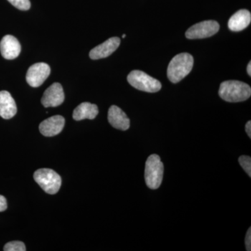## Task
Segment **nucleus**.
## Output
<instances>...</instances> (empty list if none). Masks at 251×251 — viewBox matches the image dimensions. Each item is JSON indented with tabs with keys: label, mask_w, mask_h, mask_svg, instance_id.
Segmentation results:
<instances>
[{
	"label": "nucleus",
	"mask_w": 251,
	"mask_h": 251,
	"mask_svg": "<svg viewBox=\"0 0 251 251\" xmlns=\"http://www.w3.org/2000/svg\"><path fill=\"white\" fill-rule=\"evenodd\" d=\"M251 95L250 86L241 81H225L220 85V97L227 102L237 103L244 101L250 98Z\"/></svg>",
	"instance_id": "1"
},
{
	"label": "nucleus",
	"mask_w": 251,
	"mask_h": 251,
	"mask_svg": "<svg viewBox=\"0 0 251 251\" xmlns=\"http://www.w3.org/2000/svg\"><path fill=\"white\" fill-rule=\"evenodd\" d=\"M193 56L183 52L173 57L168 68V77L173 83H177L187 76L193 67Z\"/></svg>",
	"instance_id": "2"
},
{
	"label": "nucleus",
	"mask_w": 251,
	"mask_h": 251,
	"mask_svg": "<svg viewBox=\"0 0 251 251\" xmlns=\"http://www.w3.org/2000/svg\"><path fill=\"white\" fill-rule=\"evenodd\" d=\"M164 166L161 158L156 154L148 157L145 164V179L147 186L151 189H157L163 181Z\"/></svg>",
	"instance_id": "3"
},
{
	"label": "nucleus",
	"mask_w": 251,
	"mask_h": 251,
	"mask_svg": "<svg viewBox=\"0 0 251 251\" xmlns=\"http://www.w3.org/2000/svg\"><path fill=\"white\" fill-rule=\"evenodd\" d=\"M34 179L41 188L49 194L58 192L62 185L61 176L53 170L42 168L34 173Z\"/></svg>",
	"instance_id": "4"
},
{
	"label": "nucleus",
	"mask_w": 251,
	"mask_h": 251,
	"mask_svg": "<svg viewBox=\"0 0 251 251\" xmlns=\"http://www.w3.org/2000/svg\"><path fill=\"white\" fill-rule=\"evenodd\" d=\"M128 83L137 90L154 93L161 90V83L141 71H133L127 77Z\"/></svg>",
	"instance_id": "5"
},
{
	"label": "nucleus",
	"mask_w": 251,
	"mask_h": 251,
	"mask_svg": "<svg viewBox=\"0 0 251 251\" xmlns=\"http://www.w3.org/2000/svg\"><path fill=\"white\" fill-rule=\"evenodd\" d=\"M219 23L215 21H206L197 23L189 28L186 32L188 39H201L210 37L219 31Z\"/></svg>",
	"instance_id": "6"
},
{
	"label": "nucleus",
	"mask_w": 251,
	"mask_h": 251,
	"mask_svg": "<svg viewBox=\"0 0 251 251\" xmlns=\"http://www.w3.org/2000/svg\"><path fill=\"white\" fill-rule=\"evenodd\" d=\"M50 74V67L46 63L33 64L28 69L26 80L31 87H38L45 82Z\"/></svg>",
	"instance_id": "7"
},
{
	"label": "nucleus",
	"mask_w": 251,
	"mask_h": 251,
	"mask_svg": "<svg viewBox=\"0 0 251 251\" xmlns=\"http://www.w3.org/2000/svg\"><path fill=\"white\" fill-rule=\"evenodd\" d=\"M64 100V93L62 86L54 82L44 92L41 99V103L45 108L57 107L62 105Z\"/></svg>",
	"instance_id": "8"
},
{
	"label": "nucleus",
	"mask_w": 251,
	"mask_h": 251,
	"mask_svg": "<svg viewBox=\"0 0 251 251\" xmlns=\"http://www.w3.org/2000/svg\"><path fill=\"white\" fill-rule=\"evenodd\" d=\"M64 125L65 119L61 115H55L41 122L39 125V130L44 136L52 137L62 132Z\"/></svg>",
	"instance_id": "9"
},
{
	"label": "nucleus",
	"mask_w": 251,
	"mask_h": 251,
	"mask_svg": "<svg viewBox=\"0 0 251 251\" xmlns=\"http://www.w3.org/2000/svg\"><path fill=\"white\" fill-rule=\"evenodd\" d=\"M120 38L112 37L90 51V57L92 59H99L108 57L113 53L120 45Z\"/></svg>",
	"instance_id": "10"
},
{
	"label": "nucleus",
	"mask_w": 251,
	"mask_h": 251,
	"mask_svg": "<svg viewBox=\"0 0 251 251\" xmlns=\"http://www.w3.org/2000/svg\"><path fill=\"white\" fill-rule=\"evenodd\" d=\"M0 52L4 59H16L21 52V44L14 36H4L0 42Z\"/></svg>",
	"instance_id": "11"
},
{
	"label": "nucleus",
	"mask_w": 251,
	"mask_h": 251,
	"mask_svg": "<svg viewBox=\"0 0 251 251\" xmlns=\"http://www.w3.org/2000/svg\"><path fill=\"white\" fill-rule=\"evenodd\" d=\"M109 123L117 129L126 130L130 127V120L121 108L112 105L108 110Z\"/></svg>",
	"instance_id": "12"
},
{
	"label": "nucleus",
	"mask_w": 251,
	"mask_h": 251,
	"mask_svg": "<svg viewBox=\"0 0 251 251\" xmlns=\"http://www.w3.org/2000/svg\"><path fill=\"white\" fill-rule=\"evenodd\" d=\"M17 106L14 99L7 91L0 92V117L9 120L16 115Z\"/></svg>",
	"instance_id": "13"
},
{
	"label": "nucleus",
	"mask_w": 251,
	"mask_h": 251,
	"mask_svg": "<svg viewBox=\"0 0 251 251\" xmlns=\"http://www.w3.org/2000/svg\"><path fill=\"white\" fill-rule=\"evenodd\" d=\"M251 14L250 11L246 9L238 11L228 21V27L233 31H242L250 25Z\"/></svg>",
	"instance_id": "14"
},
{
	"label": "nucleus",
	"mask_w": 251,
	"mask_h": 251,
	"mask_svg": "<svg viewBox=\"0 0 251 251\" xmlns=\"http://www.w3.org/2000/svg\"><path fill=\"white\" fill-rule=\"evenodd\" d=\"M98 106L95 104L84 102L74 110L73 118L76 121L85 120H94L98 115Z\"/></svg>",
	"instance_id": "15"
},
{
	"label": "nucleus",
	"mask_w": 251,
	"mask_h": 251,
	"mask_svg": "<svg viewBox=\"0 0 251 251\" xmlns=\"http://www.w3.org/2000/svg\"><path fill=\"white\" fill-rule=\"evenodd\" d=\"M4 251H25L26 247L24 243L20 241H14L7 243L4 247Z\"/></svg>",
	"instance_id": "16"
},
{
	"label": "nucleus",
	"mask_w": 251,
	"mask_h": 251,
	"mask_svg": "<svg viewBox=\"0 0 251 251\" xmlns=\"http://www.w3.org/2000/svg\"><path fill=\"white\" fill-rule=\"evenodd\" d=\"M8 1L15 7L21 11H27L31 7L29 0H8Z\"/></svg>",
	"instance_id": "17"
},
{
	"label": "nucleus",
	"mask_w": 251,
	"mask_h": 251,
	"mask_svg": "<svg viewBox=\"0 0 251 251\" xmlns=\"http://www.w3.org/2000/svg\"><path fill=\"white\" fill-rule=\"evenodd\" d=\"M239 163L249 176H251V158L249 156L239 157Z\"/></svg>",
	"instance_id": "18"
},
{
	"label": "nucleus",
	"mask_w": 251,
	"mask_h": 251,
	"mask_svg": "<svg viewBox=\"0 0 251 251\" xmlns=\"http://www.w3.org/2000/svg\"><path fill=\"white\" fill-rule=\"evenodd\" d=\"M246 247H247V251H251V228L249 229L247 231V236L245 239Z\"/></svg>",
	"instance_id": "19"
},
{
	"label": "nucleus",
	"mask_w": 251,
	"mask_h": 251,
	"mask_svg": "<svg viewBox=\"0 0 251 251\" xmlns=\"http://www.w3.org/2000/svg\"><path fill=\"white\" fill-rule=\"evenodd\" d=\"M7 209V202L4 196L0 195V212L4 211Z\"/></svg>",
	"instance_id": "20"
},
{
	"label": "nucleus",
	"mask_w": 251,
	"mask_h": 251,
	"mask_svg": "<svg viewBox=\"0 0 251 251\" xmlns=\"http://www.w3.org/2000/svg\"><path fill=\"white\" fill-rule=\"evenodd\" d=\"M246 131H247V135H249V138H251V122L249 121L246 125Z\"/></svg>",
	"instance_id": "21"
},
{
	"label": "nucleus",
	"mask_w": 251,
	"mask_h": 251,
	"mask_svg": "<svg viewBox=\"0 0 251 251\" xmlns=\"http://www.w3.org/2000/svg\"><path fill=\"white\" fill-rule=\"evenodd\" d=\"M247 72L249 76H251V62H249L247 66Z\"/></svg>",
	"instance_id": "22"
},
{
	"label": "nucleus",
	"mask_w": 251,
	"mask_h": 251,
	"mask_svg": "<svg viewBox=\"0 0 251 251\" xmlns=\"http://www.w3.org/2000/svg\"><path fill=\"white\" fill-rule=\"evenodd\" d=\"M125 37H126V34H123V36H122V38H123V39H125Z\"/></svg>",
	"instance_id": "23"
}]
</instances>
